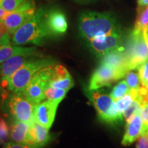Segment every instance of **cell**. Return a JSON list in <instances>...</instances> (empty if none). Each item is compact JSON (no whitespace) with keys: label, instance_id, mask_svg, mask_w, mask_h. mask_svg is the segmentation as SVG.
I'll return each instance as SVG.
<instances>
[{"label":"cell","instance_id":"cell-12","mask_svg":"<svg viewBox=\"0 0 148 148\" xmlns=\"http://www.w3.org/2000/svg\"><path fill=\"white\" fill-rule=\"evenodd\" d=\"M45 23L53 37L63 34L67 29V21L65 14L59 9L46 10Z\"/></svg>","mask_w":148,"mask_h":148},{"label":"cell","instance_id":"cell-37","mask_svg":"<svg viewBox=\"0 0 148 148\" xmlns=\"http://www.w3.org/2000/svg\"></svg>","mask_w":148,"mask_h":148},{"label":"cell","instance_id":"cell-5","mask_svg":"<svg viewBox=\"0 0 148 148\" xmlns=\"http://www.w3.org/2000/svg\"><path fill=\"white\" fill-rule=\"evenodd\" d=\"M125 53L127 58L128 71L136 70L148 59V36L147 30L144 32L134 34L131 32Z\"/></svg>","mask_w":148,"mask_h":148},{"label":"cell","instance_id":"cell-10","mask_svg":"<svg viewBox=\"0 0 148 148\" xmlns=\"http://www.w3.org/2000/svg\"><path fill=\"white\" fill-rule=\"evenodd\" d=\"M123 38L121 32L97 36L88 40V45L94 53L100 56L122 47Z\"/></svg>","mask_w":148,"mask_h":148},{"label":"cell","instance_id":"cell-9","mask_svg":"<svg viewBox=\"0 0 148 148\" xmlns=\"http://www.w3.org/2000/svg\"><path fill=\"white\" fill-rule=\"evenodd\" d=\"M124 77L123 74L108 64L100 63L90 77L88 90H97L105 86H109Z\"/></svg>","mask_w":148,"mask_h":148},{"label":"cell","instance_id":"cell-4","mask_svg":"<svg viewBox=\"0 0 148 148\" xmlns=\"http://www.w3.org/2000/svg\"><path fill=\"white\" fill-rule=\"evenodd\" d=\"M88 96L93 103L99 119L107 124L116 125L123 122V114L119 112L110 95L97 90H88Z\"/></svg>","mask_w":148,"mask_h":148},{"label":"cell","instance_id":"cell-21","mask_svg":"<svg viewBox=\"0 0 148 148\" xmlns=\"http://www.w3.org/2000/svg\"><path fill=\"white\" fill-rule=\"evenodd\" d=\"M141 99H140L139 94L138 92V95L134 99V101L130 105L128 108L123 112V119H125V121L127 123V122L130 121L136 114L141 112Z\"/></svg>","mask_w":148,"mask_h":148},{"label":"cell","instance_id":"cell-16","mask_svg":"<svg viewBox=\"0 0 148 148\" xmlns=\"http://www.w3.org/2000/svg\"><path fill=\"white\" fill-rule=\"evenodd\" d=\"M53 87L69 90L74 86V81L68 70L61 64L53 65V73L50 81Z\"/></svg>","mask_w":148,"mask_h":148},{"label":"cell","instance_id":"cell-3","mask_svg":"<svg viewBox=\"0 0 148 148\" xmlns=\"http://www.w3.org/2000/svg\"><path fill=\"white\" fill-rule=\"evenodd\" d=\"M56 63V61L51 58L35 57L25 62L8 79L2 82L3 86H6L12 93L23 92L37 71L46 66L54 65Z\"/></svg>","mask_w":148,"mask_h":148},{"label":"cell","instance_id":"cell-13","mask_svg":"<svg viewBox=\"0 0 148 148\" xmlns=\"http://www.w3.org/2000/svg\"><path fill=\"white\" fill-rule=\"evenodd\" d=\"M37 56H38V53L16 55L5 60L4 62L0 64V77L1 82L8 79L25 62Z\"/></svg>","mask_w":148,"mask_h":148},{"label":"cell","instance_id":"cell-36","mask_svg":"<svg viewBox=\"0 0 148 148\" xmlns=\"http://www.w3.org/2000/svg\"><path fill=\"white\" fill-rule=\"evenodd\" d=\"M147 36H148V33H147Z\"/></svg>","mask_w":148,"mask_h":148},{"label":"cell","instance_id":"cell-26","mask_svg":"<svg viewBox=\"0 0 148 148\" xmlns=\"http://www.w3.org/2000/svg\"><path fill=\"white\" fill-rule=\"evenodd\" d=\"M10 136V131L8 123L3 118H0V144H5Z\"/></svg>","mask_w":148,"mask_h":148},{"label":"cell","instance_id":"cell-28","mask_svg":"<svg viewBox=\"0 0 148 148\" xmlns=\"http://www.w3.org/2000/svg\"><path fill=\"white\" fill-rule=\"evenodd\" d=\"M10 36L8 29L2 21L0 22V46L10 45Z\"/></svg>","mask_w":148,"mask_h":148},{"label":"cell","instance_id":"cell-1","mask_svg":"<svg viewBox=\"0 0 148 148\" xmlns=\"http://www.w3.org/2000/svg\"><path fill=\"white\" fill-rule=\"evenodd\" d=\"M45 12L46 10L42 8L38 9L29 21L12 35V43L15 45H42L49 38H53L46 25Z\"/></svg>","mask_w":148,"mask_h":148},{"label":"cell","instance_id":"cell-34","mask_svg":"<svg viewBox=\"0 0 148 148\" xmlns=\"http://www.w3.org/2000/svg\"><path fill=\"white\" fill-rule=\"evenodd\" d=\"M8 13L9 12H8V11L5 10L4 9L0 8V22L2 21L3 18H4Z\"/></svg>","mask_w":148,"mask_h":148},{"label":"cell","instance_id":"cell-29","mask_svg":"<svg viewBox=\"0 0 148 148\" xmlns=\"http://www.w3.org/2000/svg\"><path fill=\"white\" fill-rule=\"evenodd\" d=\"M140 97H141L142 102L141 117L143 123V131H146L148 130V97H143L140 95Z\"/></svg>","mask_w":148,"mask_h":148},{"label":"cell","instance_id":"cell-14","mask_svg":"<svg viewBox=\"0 0 148 148\" xmlns=\"http://www.w3.org/2000/svg\"><path fill=\"white\" fill-rule=\"evenodd\" d=\"M143 119L141 112L136 114L130 121L126 123L125 133L121 140V145L129 146L138 139L143 131Z\"/></svg>","mask_w":148,"mask_h":148},{"label":"cell","instance_id":"cell-6","mask_svg":"<svg viewBox=\"0 0 148 148\" xmlns=\"http://www.w3.org/2000/svg\"><path fill=\"white\" fill-rule=\"evenodd\" d=\"M53 73V65L42 68L34 74L22 93L32 102L38 104L45 99V92L50 85Z\"/></svg>","mask_w":148,"mask_h":148},{"label":"cell","instance_id":"cell-20","mask_svg":"<svg viewBox=\"0 0 148 148\" xmlns=\"http://www.w3.org/2000/svg\"><path fill=\"white\" fill-rule=\"evenodd\" d=\"M148 25V6L143 8V10L138 12V16L136 18V23L132 31L134 34L144 32L147 30Z\"/></svg>","mask_w":148,"mask_h":148},{"label":"cell","instance_id":"cell-18","mask_svg":"<svg viewBox=\"0 0 148 148\" xmlns=\"http://www.w3.org/2000/svg\"><path fill=\"white\" fill-rule=\"evenodd\" d=\"M31 123L15 119L11 125L10 138L13 142L21 144L30 145L29 128Z\"/></svg>","mask_w":148,"mask_h":148},{"label":"cell","instance_id":"cell-33","mask_svg":"<svg viewBox=\"0 0 148 148\" xmlns=\"http://www.w3.org/2000/svg\"><path fill=\"white\" fill-rule=\"evenodd\" d=\"M148 6V0H138V12Z\"/></svg>","mask_w":148,"mask_h":148},{"label":"cell","instance_id":"cell-17","mask_svg":"<svg viewBox=\"0 0 148 148\" xmlns=\"http://www.w3.org/2000/svg\"><path fill=\"white\" fill-rule=\"evenodd\" d=\"M49 130L36 121L31 123L29 128V141L30 145L42 148L51 140Z\"/></svg>","mask_w":148,"mask_h":148},{"label":"cell","instance_id":"cell-24","mask_svg":"<svg viewBox=\"0 0 148 148\" xmlns=\"http://www.w3.org/2000/svg\"><path fill=\"white\" fill-rule=\"evenodd\" d=\"M67 92V90L56 88L49 85L45 90V95L47 100L58 101L60 102L65 97Z\"/></svg>","mask_w":148,"mask_h":148},{"label":"cell","instance_id":"cell-7","mask_svg":"<svg viewBox=\"0 0 148 148\" xmlns=\"http://www.w3.org/2000/svg\"><path fill=\"white\" fill-rule=\"evenodd\" d=\"M36 12V6L34 0H25L12 12L3 18L5 24L12 36L21 25L29 21Z\"/></svg>","mask_w":148,"mask_h":148},{"label":"cell","instance_id":"cell-27","mask_svg":"<svg viewBox=\"0 0 148 148\" xmlns=\"http://www.w3.org/2000/svg\"><path fill=\"white\" fill-rule=\"evenodd\" d=\"M25 0H0V8L12 12Z\"/></svg>","mask_w":148,"mask_h":148},{"label":"cell","instance_id":"cell-22","mask_svg":"<svg viewBox=\"0 0 148 148\" xmlns=\"http://www.w3.org/2000/svg\"><path fill=\"white\" fill-rule=\"evenodd\" d=\"M138 90H130L128 93L116 101V107L121 113L123 114V112L128 108L130 105L138 95Z\"/></svg>","mask_w":148,"mask_h":148},{"label":"cell","instance_id":"cell-11","mask_svg":"<svg viewBox=\"0 0 148 148\" xmlns=\"http://www.w3.org/2000/svg\"><path fill=\"white\" fill-rule=\"evenodd\" d=\"M58 101L47 100L37 104L34 110V121L49 129L54 121Z\"/></svg>","mask_w":148,"mask_h":148},{"label":"cell","instance_id":"cell-23","mask_svg":"<svg viewBox=\"0 0 148 148\" xmlns=\"http://www.w3.org/2000/svg\"><path fill=\"white\" fill-rule=\"evenodd\" d=\"M130 90V89L127 86L125 80H121L114 86L112 90H111L110 96L114 101H116L128 93Z\"/></svg>","mask_w":148,"mask_h":148},{"label":"cell","instance_id":"cell-15","mask_svg":"<svg viewBox=\"0 0 148 148\" xmlns=\"http://www.w3.org/2000/svg\"><path fill=\"white\" fill-rule=\"evenodd\" d=\"M101 63L108 64L125 75L128 70L127 68V58L125 53V47H121L106 54L103 55Z\"/></svg>","mask_w":148,"mask_h":148},{"label":"cell","instance_id":"cell-19","mask_svg":"<svg viewBox=\"0 0 148 148\" xmlns=\"http://www.w3.org/2000/svg\"><path fill=\"white\" fill-rule=\"evenodd\" d=\"M36 48L35 47H25L17 45L0 46V64H2L11 57L21 54H36Z\"/></svg>","mask_w":148,"mask_h":148},{"label":"cell","instance_id":"cell-8","mask_svg":"<svg viewBox=\"0 0 148 148\" xmlns=\"http://www.w3.org/2000/svg\"><path fill=\"white\" fill-rule=\"evenodd\" d=\"M36 106L22 92L12 93L8 100L9 110L15 119L29 123L34 121Z\"/></svg>","mask_w":148,"mask_h":148},{"label":"cell","instance_id":"cell-35","mask_svg":"<svg viewBox=\"0 0 148 148\" xmlns=\"http://www.w3.org/2000/svg\"><path fill=\"white\" fill-rule=\"evenodd\" d=\"M147 32L148 33V25H147Z\"/></svg>","mask_w":148,"mask_h":148},{"label":"cell","instance_id":"cell-25","mask_svg":"<svg viewBox=\"0 0 148 148\" xmlns=\"http://www.w3.org/2000/svg\"><path fill=\"white\" fill-rule=\"evenodd\" d=\"M124 77L125 82L130 90H138L142 86L138 73L134 71V70H131L127 72Z\"/></svg>","mask_w":148,"mask_h":148},{"label":"cell","instance_id":"cell-2","mask_svg":"<svg viewBox=\"0 0 148 148\" xmlns=\"http://www.w3.org/2000/svg\"><path fill=\"white\" fill-rule=\"evenodd\" d=\"M78 29L81 36L88 40L121 32L115 18L110 13L92 11H84L80 14Z\"/></svg>","mask_w":148,"mask_h":148},{"label":"cell","instance_id":"cell-30","mask_svg":"<svg viewBox=\"0 0 148 148\" xmlns=\"http://www.w3.org/2000/svg\"><path fill=\"white\" fill-rule=\"evenodd\" d=\"M142 86H145L148 82V59L137 68Z\"/></svg>","mask_w":148,"mask_h":148},{"label":"cell","instance_id":"cell-32","mask_svg":"<svg viewBox=\"0 0 148 148\" xmlns=\"http://www.w3.org/2000/svg\"><path fill=\"white\" fill-rule=\"evenodd\" d=\"M3 148H40L37 146L27 144L17 143L15 142H7L3 145Z\"/></svg>","mask_w":148,"mask_h":148},{"label":"cell","instance_id":"cell-31","mask_svg":"<svg viewBox=\"0 0 148 148\" xmlns=\"http://www.w3.org/2000/svg\"><path fill=\"white\" fill-rule=\"evenodd\" d=\"M137 140L136 148H148V130L143 131Z\"/></svg>","mask_w":148,"mask_h":148}]
</instances>
